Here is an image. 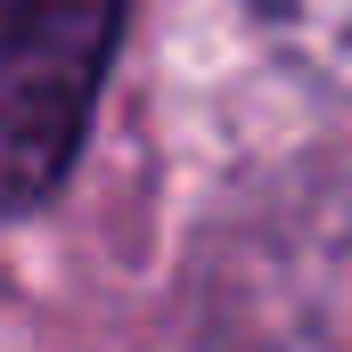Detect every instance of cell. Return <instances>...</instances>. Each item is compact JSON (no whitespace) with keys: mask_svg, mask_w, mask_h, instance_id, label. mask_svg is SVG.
I'll return each mask as SVG.
<instances>
[{"mask_svg":"<svg viewBox=\"0 0 352 352\" xmlns=\"http://www.w3.org/2000/svg\"><path fill=\"white\" fill-rule=\"evenodd\" d=\"M123 33V0H0V213L74 173Z\"/></svg>","mask_w":352,"mask_h":352,"instance_id":"6da1fadb","label":"cell"},{"mask_svg":"<svg viewBox=\"0 0 352 352\" xmlns=\"http://www.w3.org/2000/svg\"><path fill=\"white\" fill-rule=\"evenodd\" d=\"M246 8L303 82L352 107V0H246Z\"/></svg>","mask_w":352,"mask_h":352,"instance_id":"7a4b0ae2","label":"cell"}]
</instances>
